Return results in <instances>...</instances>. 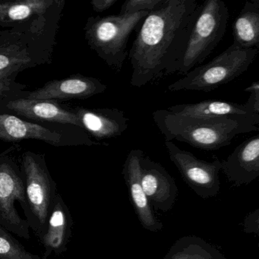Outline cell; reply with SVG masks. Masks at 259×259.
<instances>
[{
  "label": "cell",
  "instance_id": "7",
  "mask_svg": "<svg viewBox=\"0 0 259 259\" xmlns=\"http://www.w3.org/2000/svg\"><path fill=\"white\" fill-rule=\"evenodd\" d=\"M20 204L25 213L27 208L25 183L22 171L11 160H0V226L22 239H31L30 227L21 218L16 207Z\"/></svg>",
  "mask_w": 259,
  "mask_h": 259
},
{
  "label": "cell",
  "instance_id": "3",
  "mask_svg": "<svg viewBox=\"0 0 259 259\" xmlns=\"http://www.w3.org/2000/svg\"><path fill=\"white\" fill-rule=\"evenodd\" d=\"M150 13L140 12L89 19L85 28L89 45L116 74L122 71L128 57L127 46L130 35Z\"/></svg>",
  "mask_w": 259,
  "mask_h": 259
},
{
  "label": "cell",
  "instance_id": "20",
  "mask_svg": "<svg viewBox=\"0 0 259 259\" xmlns=\"http://www.w3.org/2000/svg\"><path fill=\"white\" fill-rule=\"evenodd\" d=\"M54 4L52 0L0 2V23L21 22L34 16H40Z\"/></svg>",
  "mask_w": 259,
  "mask_h": 259
},
{
  "label": "cell",
  "instance_id": "26",
  "mask_svg": "<svg viewBox=\"0 0 259 259\" xmlns=\"http://www.w3.org/2000/svg\"><path fill=\"white\" fill-rule=\"evenodd\" d=\"M24 67L11 68L0 71V93L4 90H7V85L10 84V79L12 75L20 71Z\"/></svg>",
  "mask_w": 259,
  "mask_h": 259
},
{
  "label": "cell",
  "instance_id": "13",
  "mask_svg": "<svg viewBox=\"0 0 259 259\" xmlns=\"http://www.w3.org/2000/svg\"><path fill=\"white\" fill-rule=\"evenodd\" d=\"M75 113L81 122V128H85L98 140L119 137L128 127L130 119L119 109L78 108Z\"/></svg>",
  "mask_w": 259,
  "mask_h": 259
},
{
  "label": "cell",
  "instance_id": "4",
  "mask_svg": "<svg viewBox=\"0 0 259 259\" xmlns=\"http://www.w3.org/2000/svg\"><path fill=\"white\" fill-rule=\"evenodd\" d=\"M258 52L259 50L255 48L239 49L231 45L211 61L196 66L183 78L169 84L168 91L212 92L248 70Z\"/></svg>",
  "mask_w": 259,
  "mask_h": 259
},
{
  "label": "cell",
  "instance_id": "17",
  "mask_svg": "<svg viewBox=\"0 0 259 259\" xmlns=\"http://www.w3.org/2000/svg\"><path fill=\"white\" fill-rule=\"evenodd\" d=\"M232 28V45L239 49L259 50V0L245 1Z\"/></svg>",
  "mask_w": 259,
  "mask_h": 259
},
{
  "label": "cell",
  "instance_id": "24",
  "mask_svg": "<svg viewBox=\"0 0 259 259\" xmlns=\"http://www.w3.org/2000/svg\"><path fill=\"white\" fill-rule=\"evenodd\" d=\"M244 92L250 94L248 101L245 106L248 111L254 116H259V84L258 81H255L251 83L248 87L244 89Z\"/></svg>",
  "mask_w": 259,
  "mask_h": 259
},
{
  "label": "cell",
  "instance_id": "5",
  "mask_svg": "<svg viewBox=\"0 0 259 259\" xmlns=\"http://www.w3.org/2000/svg\"><path fill=\"white\" fill-rule=\"evenodd\" d=\"M229 16L223 0H206L200 5L177 74L184 76L202 64L224 37Z\"/></svg>",
  "mask_w": 259,
  "mask_h": 259
},
{
  "label": "cell",
  "instance_id": "11",
  "mask_svg": "<svg viewBox=\"0 0 259 259\" xmlns=\"http://www.w3.org/2000/svg\"><path fill=\"white\" fill-rule=\"evenodd\" d=\"M235 186L248 185L259 177V136L248 138L238 145L226 160L221 169Z\"/></svg>",
  "mask_w": 259,
  "mask_h": 259
},
{
  "label": "cell",
  "instance_id": "10",
  "mask_svg": "<svg viewBox=\"0 0 259 259\" xmlns=\"http://www.w3.org/2000/svg\"><path fill=\"white\" fill-rule=\"evenodd\" d=\"M144 156L145 153L142 150L130 151L124 163L122 175L128 187L132 204L142 227L156 233L163 230V226L154 215L141 183L140 161Z\"/></svg>",
  "mask_w": 259,
  "mask_h": 259
},
{
  "label": "cell",
  "instance_id": "9",
  "mask_svg": "<svg viewBox=\"0 0 259 259\" xmlns=\"http://www.w3.org/2000/svg\"><path fill=\"white\" fill-rule=\"evenodd\" d=\"M141 183L151 206L161 211L174 207L178 194L175 180L164 167L144 156L140 161Z\"/></svg>",
  "mask_w": 259,
  "mask_h": 259
},
{
  "label": "cell",
  "instance_id": "1",
  "mask_svg": "<svg viewBox=\"0 0 259 259\" xmlns=\"http://www.w3.org/2000/svg\"><path fill=\"white\" fill-rule=\"evenodd\" d=\"M200 5L197 0H166L145 18L128 51L131 86L142 88L178 72Z\"/></svg>",
  "mask_w": 259,
  "mask_h": 259
},
{
  "label": "cell",
  "instance_id": "23",
  "mask_svg": "<svg viewBox=\"0 0 259 259\" xmlns=\"http://www.w3.org/2000/svg\"><path fill=\"white\" fill-rule=\"evenodd\" d=\"M166 0H128L121 7L119 15H130L140 12H153L158 10Z\"/></svg>",
  "mask_w": 259,
  "mask_h": 259
},
{
  "label": "cell",
  "instance_id": "25",
  "mask_svg": "<svg viewBox=\"0 0 259 259\" xmlns=\"http://www.w3.org/2000/svg\"><path fill=\"white\" fill-rule=\"evenodd\" d=\"M243 230L246 233H259V209L254 210L245 217L244 221Z\"/></svg>",
  "mask_w": 259,
  "mask_h": 259
},
{
  "label": "cell",
  "instance_id": "19",
  "mask_svg": "<svg viewBox=\"0 0 259 259\" xmlns=\"http://www.w3.org/2000/svg\"><path fill=\"white\" fill-rule=\"evenodd\" d=\"M163 259H227L204 239L185 236L174 242Z\"/></svg>",
  "mask_w": 259,
  "mask_h": 259
},
{
  "label": "cell",
  "instance_id": "18",
  "mask_svg": "<svg viewBox=\"0 0 259 259\" xmlns=\"http://www.w3.org/2000/svg\"><path fill=\"white\" fill-rule=\"evenodd\" d=\"M166 110L175 114L194 117H218L227 116H252L247 110L245 104L229 101H204L194 104H177L171 106Z\"/></svg>",
  "mask_w": 259,
  "mask_h": 259
},
{
  "label": "cell",
  "instance_id": "6",
  "mask_svg": "<svg viewBox=\"0 0 259 259\" xmlns=\"http://www.w3.org/2000/svg\"><path fill=\"white\" fill-rule=\"evenodd\" d=\"M22 172L26 198V221L30 229L40 239L46 233L48 219L58 194L57 184L44 159L31 153L24 154Z\"/></svg>",
  "mask_w": 259,
  "mask_h": 259
},
{
  "label": "cell",
  "instance_id": "12",
  "mask_svg": "<svg viewBox=\"0 0 259 259\" xmlns=\"http://www.w3.org/2000/svg\"><path fill=\"white\" fill-rule=\"evenodd\" d=\"M107 89V85L97 78L72 77L50 81L44 87L31 92L26 99L41 101L84 99L103 93Z\"/></svg>",
  "mask_w": 259,
  "mask_h": 259
},
{
  "label": "cell",
  "instance_id": "2",
  "mask_svg": "<svg viewBox=\"0 0 259 259\" xmlns=\"http://www.w3.org/2000/svg\"><path fill=\"white\" fill-rule=\"evenodd\" d=\"M152 116L165 142L178 141L205 151L228 146L236 136L258 130L259 117L252 116L194 117L163 109Z\"/></svg>",
  "mask_w": 259,
  "mask_h": 259
},
{
  "label": "cell",
  "instance_id": "27",
  "mask_svg": "<svg viewBox=\"0 0 259 259\" xmlns=\"http://www.w3.org/2000/svg\"><path fill=\"white\" fill-rule=\"evenodd\" d=\"M117 2L118 0H93L91 4L96 13H101L109 10Z\"/></svg>",
  "mask_w": 259,
  "mask_h": 259
},
{
  "label": "cell",
  "instance_id": "15",
  "mask_svg": "<svg viewBox=\"0 0 259 259\" xmlns=\"http://www.w3.org/2000/svg\"><path fill=\"white\" fill-rule=\"evenodd\" d=\"M7 107L28 119L81 127V122L75 113L64 110L57 103L51 101L18 99L9 102Z\"/></svg>",
  "mask_w": 259,
  "mask_h": 259
},
{
  "label": "cell",
  "instance_id": "8",
  "mask_svg": "<svg viewBox=\"0 0 259 259\" xmlns=\"http://www.w3.org/2000/svg\"><path fill=\"white\" fill-rule=\"evenodd\" d=\"M169 160L177 166L185 183L201 198L218 195L221 189L219 172L221 161L214 157L212 162L200 160L189 151L181 149L172 142H165Z\"/></svg>",
  "mask_w": 259,
  "mask_h": 259
},
{
  "label": "cell",
  "instance_id": "22",
  "mask_svg": "<svg viewBox=\"0 0 259 259\" xmlns=\"http://www.w3.org/2000/svg\"><path fill=\"white\" fill-rule=\"evenodd\" d=\"M29 62V57L19 48L0 49V71L11 68H25Z\"/></svg>",
  "mask_w": 259,
  "mask_h": 259
},
{
  "label": "cell",
  "instance_id": "16",
  "mask_svg": "<svg viewBox=\"0 0 259 259\" xmlns=\"http://www.w3.org/2000/svg\"><path fill=\"white\" fill-rule=\"evenodd\" d=\"M0 139L7 142L36 139L58 145L61 136L37 124L25 122L16 116L0 114Z\"/></svg>",
  "mask_w": 259,
  "mask_h": 259
},
{
  "label": "cell",
  "instance_id": "21",
  "mask_svg": "<svg viewBox=\"0 0 259 259\" xmlns=\"http://www.w3.org/2000/svg\"><path fill=\"white\" fill-rule=\"evenodd\" d=\"M0 259H48L33 254L0 226Z\"/></svg>",
  "mask_w": 259,
  "mask_h": 259
},
{
  "label": "cell",
  "instance_id": "14",
  "mask_svg": "<svg viewBox=\"0 0 259 259\" xmlns=\"http://www.w3.org/2000/svg\"><path fill=\"white\" fill-rule=\"evenodd\" d=\"M73 226L72 215L63 197L57 194L48 219L46 233L40 239L45 253L44 257L51 254H61L67 251Z\"/></svg>",
  "mask_w": 259,
  "mask_h": 259
}]
</instances>
